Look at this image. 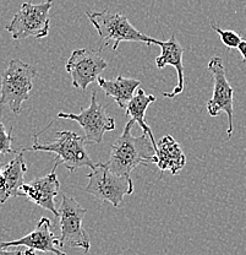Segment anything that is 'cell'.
<instances>
[{
    "instance_id": "cell-1",
    "label": "cell",
    "mask_w": 246,
    "mask_h": 255,
    "mask_svg": "<svg viewBox=\"0 0 246 255\" xmlns=\"http://www.w3.org/2000/svg\"><path fill=\"white\" fill-rule=\"evenodd\" d=\"M135 122L129 119L124 131L110 147V158L105 166L113 173L130 175L137 166H148L155 163L156 148L146 134L141 136L132 135Z\"/></svg>"
},
{
    "instance_id": "cell-2",
    "label": "cell",
    "mask_w": 246,
    "mask_h": 255,
    "mask_svg": "<svg viewBox=\"0 0 246 255\" xmlns=\"http://www.w3.org/2000/svg\"><path fill=\"white\" fill-rule=\"evenodd\" d=\"M38 135H34V142L31 147L22 148L23 151H43L53 152L57 155L54 167L58 168L63 164L69 172H74L79 168L93 169L96 163L92 162L86 148V140L76 132L70 130L57 131V140L49 143H41L38 141Z\"/></svg>"
},
{
    "instance_id": "cell-3",
    "label": "cell",
    "mask_w": 246,
    "mask_h": 255,
    "mask_svg": "<svg viewBox=\"0 0 246 255\" xmlns=\"http://www.w3.org/2000/svg\"><path fill=\"white\" fill-rule=\"evenodd\" d=\"M37 71L30 64L12 59L2 71L0 82V108L7 106L16 116L22 112V103L30 100Z\"/></svg>"
},
{
    "instance_id": "cell-4",
    "label": "cell",
    "mask_w": 246,
    "mask_h": 255,
    "mask_svg": "<svg viewBox=\"0 0 246 255\" xmlns=\"http://www.w3.org/2000/svg\"><path fill=\"white\" fill-rule=\"evenodd\" d=\"M86 16L98 32L102 49L104 47H112L113 50H118L121 42H141L147 46L155 42V38L141 33L131 25L126 16L121 14H112L104 9L99 12L86 11Z\"/></svg>"
},
{
    "instance_id": "cell-5",
    "label": "cell",
    "mask_w": 246,
    "mask_h": 255,
    "mask_svg": "<svg viewBox=\"0 0 246 255\" xmlns=\"http://www.w3.org/2000/svg\"><path fill=\"white\" fill-rule=\"evenodd\" d=\"M86 177L88 178V184L84 191L114 207L120 206L124 196L134 193V183L130 175L113 173L105 163H96L91 173Z\"/></svg>"
},
{
    "instance_id": "cell-6",
    "label": "cell",
    "mask_w": 246,
    "mask_h": 255,
    "mask_svg": "<svg viewBox=\"0 0 246 255\" xmlns=\"http://www.w3.org/2000/svg\"><path fill=\"white\" fill-rule=\"evenodd\" d=\"M53 6V0H46L41 4L33 5L23 2L20 10L12 17L11 22L6 25V30L16 41L28 37L42 39L46 38L50 30L49 10Z\"/></svg>"
},
{
    "instance_id": "cell-7",
    "label": "cell",
    "mask_w": 246,
    "mask_h": 255,
    "mask_svg": "<svg viewBox=\"0 0 246 255\" xmlns=\"http://www.w3.org/2000/svg\"><path fill=\"white\" fill-rule=\"evenodd\" d=\"M59 247L80 248L84 253L91 249V241L84 231L82 221L87 210L76 201L75 198L63 194L59 206Z\"/></svg>"
},
{
    "instance_id": "cell-8",
    "label": "cell",
    "mask_w": 246,
    "mask_h": 255,
    "mask_svg": "<svg viewBox=\"0 0 246 255\" xmlns=\"http://www.w3.org/2000/svg\"><path fill=\"white\" fill-rule=\"evenodd\" d=\"M105 106L99 105L97 101V94L92 92L91 103L87 108L81 111V113H58L57 118L70 119L78 122L84 131V140L86 142L100 143L103 141V136L107 131H112L115 129L114 118L107 114Z\"/></svg>"
},
{
    "instance_id": "cell-9",
    "label": "cell",
    "mask_w": 246,
    "mask_h": 255,
    "mask_svg": "<svg viewBox=\"0 0 246 255\" xmlns=\"http://www.w3.org/2000/svg\"><path fill=\"white\" fill-rule=\"evenodd\" d=\"M102 48L99 49H75L71 53L65 69L70 74L73 86L86 91L92 82L97 81L100 73L105 70L108 63L102 57Z\"/></svg>"
},
{
    "instance_id": "cell-10",
    "label": "cell",
    "mask_w": 246,
    "mask_h": 255,
    "mask_svg": "<svg viewBox=\"0 0 246 255\" xmlns=\"http://www.w3.org/2000/svg\"><path fill=\"white\" fill-rule=\"evenodd\" d=\"M208 70L213 78V94L207 102V112L211 117H217L221 112H224L228 117V137L233 134V96L234 90L230 86L227 79V71L223 60L219 57H213L208 63Z\"/></svg>"
},
{
    "instance_id": "cell-11",
    "label": "cell",
    "mask_w": 246,
    "mask_h": 255,
    "mask_svg": "<svg viewBox=\"0 0 246 255\" xmlns=\"http://www.w3.org/2000/svg\"><path fill=\"white\" fill-rule=\"evenodd\" d=\"M55 171L57 168L53 167L49 174L23 183L20 188V196H25L31 203L48 210L54 216L59 217V211L55 207V198L60 193V182Z\"/></svg>"
},
{
    "instance_id": "cell-12",
    "label": "cell",
    "mask_w": 246,
    "mask_h": 255,
    "mask_svg": "<svg viewBox=\"0 0 246 255\" xmlns=\"http://www.w3.org/2000/svg\"><path fill=\"white\" fill-rule=\"evenodd\" d=\"M11 247H26L34 252L50 253L53 255H66L58 248L59 238L55 237L54 232L52 231V222L47 217H42L32 232L23 236L22 238L16 241L0 242V248H11Z\"/></svg>"
},
{
    "instance_id": "cell-13",
    "label": "cell",
    "mask_w": 246,
    "mask_h": 255,
    "mask_svg": "<svg viewBox=\"0 0 246 255\" xmlns=\"http://www.w3.org/2000/svg\"><path fill=\"white\" fill-rule=\"evenodd\" d=\"M155 46L161 47L162 53L156 58V66L158 69L165 68L166 65H170L175 68L178 73V85L173 89L171 92H163V96L165 98H174L175 96L180 95L184 92V65H182V55H184V48H182L179 42L176 41L175 34L170 37V39L163 42L158 41L155 38L153 42Z\"/></svg>"
},
{
    "instance_id": "cell-14",
    "label": "cell",
    "mask_w": 246,
    "mask_h": 255,
    "mask_svg": "<svg viewBox=\"0 0 246 255\" xmlns=\"http://www.w3.org/2000/svg\"><path fill=\"white\" fill-rule=\"evenodd\" d=\"M25 151L21 150L9 163L4 164L1 179H0V204H5L7 199L20 196V188L23 185V178L27 172L25 157Z\"/></svg>"
},
{
    "instance_id": "cell-15",
    "label": "cell",
    "mask_w": 246,
    "mask_h": 255,
    "mask_svg": "<svg viewBox=\"0 0 246 255\" xmlns=\"http://www.w3.org/2000/svg\"><path fill=\"white\" fill-rule=\"evenodd\" d=\"M155 163L161 172L169 171L176 175L186 164V156L174 137L165 135L157 142Z\"/></svg>"
},
{
    "instance_id": "cell-16",
    "label": "cell",
    "mask_w": 246,
    "mask_h": 255,
    "mask_svg": "<svg viewBox=\"0 0 246 255\" xmlns=\"http://www.w3.org/2000/svg\"><path fill=\"white\" fill-rule=\"evenodd\" d=\"M97 82H98L100 89L104 91L105 96L112 97L119 106V108H123V110H126L129 102L135 96V91L141 85L140 80L124 78L121 75H118L114 80H107L99 76Z\"/></svg>"
},
{
    "instance_id": "cell-17",
    "label": "cell",
    "mask_w": 246,
    "mask_h": 255,
    "mask_svg": "<svg viewBox=\"0 0 246 255\" xmlns=\"http://www.w3.org/2000/svg\"><path fill=\"white\" fill-rule=\"evenodd\" d=\"M153 102H156V97L153 95H147L146 92L142 89L137 90L136 95L132 97V100L129 102L128 107H126V117L131 121H134L135 123L139 124V127L144 130V134H146L150 140L152 141L155 148H157V142H156L155 136H153V132L151 130V128L147 126L146 123V112L147 108L152 105Z\"/></svg>"
},
{
    "instance_id": "cell-18",
    "label": "cell",
    "mask_w": 246,
    "mask_h": 255,
    "mask_svg": "<svg viewBox=\"0 0 246 255\" xmlns=\"http://www.w3.org/2000/svg\"><path fill=\"white\" fill-rule=\"evenodd\" d=\"M211 27H212V30L221 37L222 43L228 48V49H238L240 42L243 41L242 36H240L239 33H237V32L232 30H222L218 26H216L214 22H211Z\"/></svg>"
},
{
    "instance_id": "cell-19",
    "label": "cell",
    "mask_w": 246,
    "mask_h": 255,
    "mask_svg": "<svg viewBox=\"0 0 246 255\" xmlns=\"http://www.w3.org/2000/svg\"><path fill=\"white\" fill-rule=\"evenodd\" d=\"M12 129L6 130L2 122L0 121V153L1 155H9V153L14 152L12 148Z\"/></svg>"
},
{
    "instance_id": "cell-20",
    "label": "cell",
    "mask_w": 246,
    "mask_h": 255,
    "mask_svg": "<svg viewBox=\"0 0 246 255\" xmlns=\"http://www.w3.org/2000/svg\"><path fill=\"white\" fill-rule=\"evenodd\" d=\"M0 255H26V254H25V251H22V249H12V251H10V249L7 248H0Z\"/></svg>"
},
{
    "instance_id": "cell-21",
    "label": "cell",
    "mask_w": 246,
    "mask_h": 255,
    "mask_svg": "<svg viewBox=\"0 0 246 255\" xmlns=\"http://www.w3.org/2000/svg\"><path fill=\"white\" fill-rule=\"evenodd\" d=\"M238 50H239V53L242 54L243 62L246 63V39H243V41L240 42L239 47H238Z\"/></svg>"
},
{
    "instance_id": "cell-22",
    "label": "cell",
    "mask_w": 246,
    "mask_h": 255,
    "mask_svg": "<svg viewBox=\"0 0 246 255\" xmlns=\"http://www.w3.org/2000/svg\"><path fill=\"white\" fill-rule=\"evenodd\" d=\"M2 169H4V164L0 163V179H1V174H2Z\"/></svg>"
}]
</instances>
